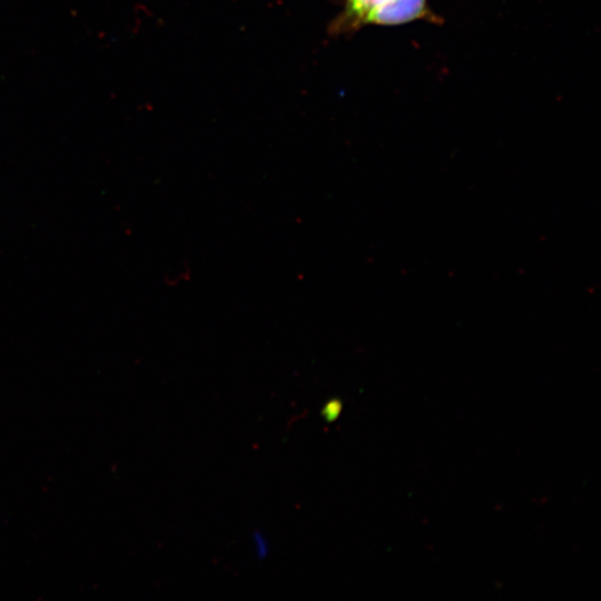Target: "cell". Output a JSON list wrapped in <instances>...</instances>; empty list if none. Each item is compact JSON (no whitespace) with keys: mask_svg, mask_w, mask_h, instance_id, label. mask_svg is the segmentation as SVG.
<instances>
[{"mask_svg":"<svg viewBox=\"0 0 601 601\" xmlns=\"http://www.w3.org/2000/svg\"><path fill=\"white\" fill-rule=\"evenodd\" d=\"M342 10L332 23L333 33L357 31L366 26H400L417 20L440 23L430 0H341Z\"/></svg>","mask_w":601,"mask_h":601,"instance_id":"cell-1","label":"cell"}]
</instances>
